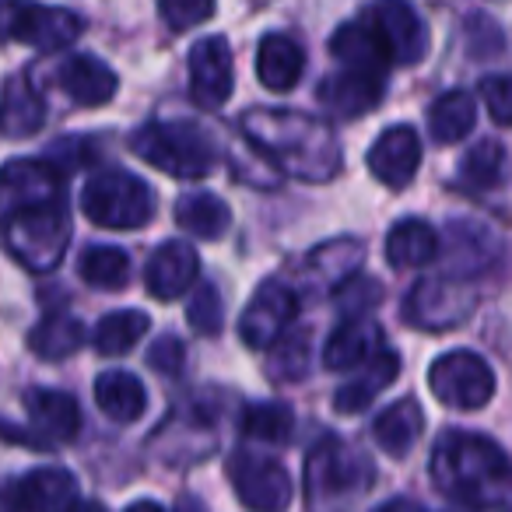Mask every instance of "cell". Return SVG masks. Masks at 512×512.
I'll list each match as a JSON object with an SVG mask.
<instances>
[{"label": "cell", "instance_id": "6da1fadb", "mask_svg": "<svg viewBox=\"0 0 512 512\" xmlns=\"http://www.w3.org/2000/svg\"><path fill=\"white\" fill-rule=\"evenodd\" d=\"M71 242L64 169L50 158L4 165V246L32 274L57 271Z\"/></svg>", "mask_w": 512, "mask_h": 512}, {"label": "cell", "instance_id": "7a4b0ae2", "mask_svg": "<svg viewBox=\"0 0 512 512\" xmlns=\"http://www.w3.org/2000/svg\"><path fill=\"white\" fill-rule=\"evenodd\" d=\"M242 134L267 162L306 183H327L341 172V144L323 120L292 109L256 106L242 116Z\"/></svg>", "mask_w": 512, "mask_h": 512}, {"label": "cell", "instance_id": "3957f363", "mask_svg": "<svg viewBox=\"0 0 512 512\" xmlns=\"http://www.w3.org/2000/svg\"><path fill=\"white\" fill-rule=\"evenodd\" d=\"M432 481L467 509H512V460L484 435H442L432 453Z\"/></svg>", "mask_w": 512, "mask_h": 512}, {"label": "cell", "instance_id": "277c9868", "mask_svg": "<svg viewBox=\"0 0 512 512\" xmlns=\"http://www.w3.org/2000/svg\"><path fill=\"white\" fill-rule=\"evenodd\" d=\"M130 148L141 162L176 179H204L218 162L211 137L193 123H144L130 137Z\"/></svg>", "mask_w": 512, "mask_h": 512}, {"label": "cell", "instance_id": "5b68a950", "mask_svg": "<svg viewBox=\"0 0 512 512\" xmlns=\"http://www.w3.org/2000/svg\"><path fill=\"white\" fill-rule=\"evenodd\" d=\"M81 211L92 225L134 232L155 218V193L144 179L123 169L95 172L81 190Z\"/></svg>", "mask_w": 512, "mask_h": 512}, {"label": "cell", "instance_id": "8992f818", "mask_svg": "<svg viewBox=\"0 0 512 512\" xmlns=\"http://www.w3.org/2000/svg\"><path fill=\"white\" fill-rule=\"evenodd\" d=\"M428 390L439 404L456 411H477L495 397V372L474 351H449L428 369Z\"/></svg>", "mask_w": 512, "mask_h": 512}, {"label": "cell", "instance_id": "52a82bcc", "mask_svg": "<svg viewBox=\"0 0 512 512\" xmlns=\"http://www.w3.org/2000/svg\"><path fill=\"white\" fill-rule=\"evenodd\" d=\"M372 474L376 467L369 456H362L341 439H323L306 460V495L309 502H323L330 495L369 488Z\"/></svg>", "mask_w": 512, "mask_h": 512}, {"label": "cell", "instance_id": "ba28073f", "mask_svg": "<svg viewBox=\"0 0 512 512\" xmlns=\"http://www.w3.org/2000/svg\"><path fill=\"white\" fill-rule=\"evenodd\" d=\"M477 306V292L463 281L425 278L407 292L404 320L418 330H449L460 327Z\"/></svg>", "mask_w": 512, "mask_h": 512}, {"label": "cell", "instance_id": "9c48e42d", "mask_svg": "<svg viewBox=\"0 0 512 512\" xmlns=\"http://www.w3.org/2000/svg\"><path fill=\"white\" fill-rule=\"evenodd\" d=\"M4 25H8V36L15 43L36 46L43 53L64 50L85 32V22L74 11L46 8L36 0H8L4 4Z\"/></svg>", "mask_w": 512, "mask_h": 512}, {"label": "cell", "instance_id": "30bf717a", "mask_svg": "<svg viewBox=\"0 0 512 512\" xmlns=\"http://www.w3.org/2000/svg\"><path fill=\"white\" fill-rule=\"evenodd\" d=\"M295 313H299V295L285 281L267 278L249 299L246 313L239 316L242 344L253 351H271L295 323Z\"/></svg>", "mask_w": 512, "mask_h": 512}, {"label": "cell", "instance_id": "8fae6325", "mask_svg": "<svg viewBox=\"0 0 512 512\" xmlns=\"http://www.w3.org/2000/svg\"><path fill=\"white\" fill-rule=\"evenodd\" d=\"M235 495L256 512H281L292 502V477L278 460L260 453H232L228 460Z\"/></svg>", "mask_w": 512, "mask_h": 512}, {"label": "cell", "instance_id": "7c38bea8", "mask_svg": "<svg viewBox=\"0 0 512 512\" xmlns=\"http://www.w3.org/2000/svg\"><path fill=\"white\" fill-rule=\"evenodd\" d=\"M362 18L379 36V43L386 46L393 64L411 67V64H418V60H425L428 29L407 0H376L369 11H362Z\"/></svg>", "mask_w": 512, "mask_h": 512}, {"label": "cell", "instance_id": "4fadbf2b", "mask_svg": "<svg viewBox=\"0 0 512 512\" xmlns=\"http://www.w3.org/2000/svg\"><path fill=\"white\" fill-rule=\"evenodd\" d=\"M232 46L225 36H207L190 50V92L204 109H221L232 95Z\"/></svg>", "mask_w": 512, "mask_h": 512}, {"label": "cell", "instance_id": "5bb4252c", "mask_svg": "<svg viewBox=\"0 0 512 512\" xmlns=\"http://www.w3.org/2000/svg\"><path fill=\"white\" fill-rule=\"evenodd\" d=\"M74 502H78V484L64 467L29 470L8 488L11 512H67Z\"/></svg>", "mask_w": 512, "mask_h": 512}, {"label": "cell", "instance_id": "9a60e30c", "mask_svg": "<svg viewBox=\"0 0 512 512\" xmlns=\"http://www.w3.org/2000/svg\"><path fill=\"white\" fill-rule=\"evenodd\" d=\"M421 165V141L414 134V127H390L376 137V144L369 148V172L390 190H404L411 186L414 172Z\"/></svg>", "mask_w": 512, "mask_h": 512}, {"label": "cell", "instance_id": "2e32d148", "mask_svg": "<svg viewBox=\"0 0 512 512\" xmlns=\"http://www.w3.org/2000/svg\"><path fill=\"white\" fill-rule=\"evenodd\" d=\"M200 274V260H197V249L190 242H162V246L151 253L148 267H144V285L155 299L169 302L179 299L186 288L197 281Z\"/></svg>", "mask_w": 512, "mask_h": 512}, {"label": "cell", "instance_id": "e0dca14e", "mask_svg": "<svg viewBox=\"0 0 512 512\" xmlns=\"http://www.w3.org/2000/svg\"><path fill=\"white\" fill-rule=\"evenodd\" d=\"M316 99L334 116L355 120V116L372 113V109L383 102V78L365 74V71H348V67H344L341 74H330V78L320 81Z\"/></svg>", "mask_w": 512, "mask_h": 512}, {"label": "cell", "instance_id": "ac0fdd59", "mask_svg": "<svg viewBox=\"0 0 512 512\" xmlns=\"http://www.w3.org/2000/svg\"><path fill=\"white\" fill-rule=\"evenodd\" d=\"M57 81L71 95V102H78L85 109H99L106 102H113L116 88H120V78L113 74V67H106L92 53H78V57L64 60L57 71Z\"/></svg>", "mask_w": 512, "mask_h": 512}, {"label": "cell", "instance_id": "d6986e66", "mask_svg": "<svg viewBox=\"0 0 512 512\" xmlns=\"http://www.w3.org/2000/svg\"><path fill=\"white\" fill-rule=\"evenodd\" d=\"M379 351H386L379 323L358 316V320H344L341 327L330 334L327 348H323V365L334 372H351V369L369 365Z\"/></svg>", "mask_w": 512, "mask_h": 512}, {"label": "cell", "instance_id": "ffe728a7", "mask_svg": "<svg viewBox=\"0 0 512 512\" xmlns=\"http://www.w3.org/2000/svg\"><path fill=\"white\" fill-rule=\"evenodd\" d=\"M302 67H306V53L295 39L281 36V32H271V36L260 39L256 46V78L267 92H292L302 78Z\"/></svg>", "mask_w": 512, "mask_h": 512}, {"label": "cell", "instance_id": "44dd1931", "mask_svg": "<svg viewBox=\"0 0 512 512\" xmlns=\"http://www.w3.org/2000/svg\"><path fill=\"white\" fill-rule=\"evenodd\" d=\"M25 411L36 421V428L46 435L50 442H74L81 432V411L78 400L64 390H46V386H36V390L25 393Z\"/></svg>", "mask_w": 512, "mask_h": 512}, {"label": "cell", "instance_id": "7402d4cb", "mask_svg": "<svg viewBox=\"0 0 512 512\" xmlns=\"http://www.w3.org/2000/svg\"><path fill=\"white\" fill-rule=\"evenodd\" d=\"M330 53H334L337 60H344L348 71H365V74H376V78H386V71H390V64H393L386 46L379 43V36L369 29L365 18L341 25V29L334 32V39H330Z\"/></svg>", "mask_w": 512, "mask_h": 512}, {"label": "cell", "instance_id": "603a6c76", "mask_svg": "<svg viewBox=\"0 0 512 512\" xmlns=\"http://www.w3.org/2000/svg\"><path fill=\"white\" fill-rule=\"evenodd\" d=\"M95 404L106 418L116 425H134L148 407V393H144L141 379L127 369H109L95 379Z\"/></svg>", "mask_w": 512, "mask_h": 512}, {"label": "cell", "instance_id": "cb8c5ba5", "mask_svg": "<svg viewBox=\"0 0 512 512\" xmlns=\"http://www.w3.org/2000/svg\"><path fill=\"white\" fill-rule=\"evenodd\" d=\"M397 372H400L397 351H379L369 365H362V372H358L351 383H344L341 390L334 393V411L337 414H362L365 407H369L372 400L397 379Z\"/></svg>", "mask_w": 512, "mask_h": 512}, {"label": "cell", "instance_id": "d4e9b609", "mask_svg": "<svg viewBox=\"0 0 512 512\" xmlns=\"http://www.w3.org/2000/svg\"><path fill=\"white\" fill-rule=\"evenodd\" d=\"M439 253V235L428 221L421 218H404L390 228L386 235V260L397 271H411V267H425Z\"/></svg>", "mask_w": 512, "mask_h": 512}, {"label": "cell", "instance_id": "484cf974", "mask_svg": "<svg viewBox=\"0 0 512 512\" xmlns=\"http://www.w3.org/2000/svg\"><path fill=\"white\" fill-rule=\"evenodd\" d=\"M421 432H425V411H421L418 400L404 397L393 407H386L383 414L372 425V435L376 442L386 449L390 456H407L414 446H418Z\"/></svg>", "mask_w": 512, "mask_h": 512}, {"label": "cell", "instance_id": "4316f807", "mask_svg": "<svg viewBox=\"0 0 512 512\" xmlns=\"http://www.w3.org/2000/svg\"><path fill=\"white\" fill-rule=\"evenodd\" d=\"M176 225L183 228V232L197 235V239H221V235L228 232V225H232V211H228V204L218 197V193H183V197L176 200Z\"/></svg>", "mask_w": 512, "mask_h": 512}, {"label": "cell", "instance_id": "83f0119b", "mask_svg": "<svg viewBox=\"0 0 512 512\" xmlns=\"http://www.w3.org/2000/svg\"><path fill=\"white\" fill-rule=\"evenodd\" d=\"M81 344H85V327H81L74 316H64V313L46 316V320H39L36 327L29 330L32 355H39L43 362H64Z\"/></svg>", "mask_w": 512, "mask_h": 512}, {"label": "cell", "instance_id": "f1b7e54d", "mask_svg": "<svg viewBox=\"0 0 512 512\" xmlns=\"http://www.w3.org/2000/svg\"><path fill=\"white\" fill-rule=\"evenodd\" d=\"M477 123V102L467 92H446L428 109V130L439 144H456L474 130Z\"/></svg>", "mask_w": 512, "mask_h": 512}, {"label": "cell", "instance_id": "f546056e", "mask_svg": "<svg viewBox=\"0 0 512 512\" xmlns=\"http://www.w3.org/2000/svg\"><path fill=\"white\" fill-rule=\"evenodd\" d=\"M46 106L39 99V92L32 85H25L22 78H8L4 85V137L18 141V137H29L43 127Z\"/></svg>", "mask_w": 512, "mask_h": 512}, {"label": "cell", "instance_id": "4dcf8cb0", "mask_svg": "<svg viewBox=\"0 0 512 512\" xmlns=\"http://www.w3.org/2000/svg\"><path fill=\"white\" fill-rule=\"evenodd\" d=\"M505 165H509L505 148L498 141H491V137H484L460 158V183L467 190H495L505 179Z\"/></svg>", "mask_w": 512, "mask_h": 512}, {"label": "cell", "instance_id": "1f68e13d", "mask_svg": "<svg viewBox=\"0 0 512 512\" xmlns=\"http://www.w3.org/2000/svg\"><path fill=\"white\" fill-rule=\"evenodd\" d=\"M151 320L141 309H116V313L102 316L95 327V348L102 355H127L130 348H137L144 334H148Z\"/></svg>", "mask_w": 512, "mask_h": 512}, {"label": "cell", "instance_id": "d6a6232c", "mask_svg": "<svg viewBox=\"0 0 512 512\" xmlns=\"http://www.w3.org/2000/svg\"><path fill=\"white\" fill-rule=\"evenodd\" d=\"M78 274L95 288H123L130 281V256L120 246H88L78 260Z\"/></svg>", "mask_w": 512, "mask_h": 512}, {"label": "cell", "instance_id": "836d02e7", "mask_svg": "<svg viewBox=\"0 0 512 512\" xmlns=\"http://www.w3.org/2000/svg\"><path fill=\"white\" fill-rule=\"evenodd\" d=\"M242 435L260 442H288L295 432V414L288 404H249L242 411Z\"/></svg>", "mask_w": 512, "mask_h": 512}, {"label": "cell", "instance_id": "e575fe53", "mask_svg": "<svg viewBox=\"0 0 512 512\" xmlns=\"http://www.w3.org/2000/svg\"><path fill=\"white\" fill-rule=\"evenodd\" d=\"M358 264H362V242L358 239H330L309 253V267L320 278L334 281V285H341L351 274H358Z\"/></svg>", "mask_w": 512, "mask_h": 512}, {"label": "cell", "instance_id": "d590c367", "mask_svg": "<svg viewBox=\"0 0 512 512\" xmlns=\"http://www.w3.org/2000/svg\"><path fill=\"white\" fill-rule=\"evenodd\" d=\"M309 337L306 334H285L278 344L271 348L267 355V376L271 379H281V383H299L302 376L309 372Z\"/></svg>", "mask_w": 512, "mask_h": 512}, {"label": "cell", "instance_id": "8d00e7d4", "mask_svg": "<svg viewBox=\"0 0 512 512\" xmlns=\"http://www.w3.org/2000/svg\"><path fill=\"white\" fill-rule=\"evenodd\" d=\"M334 302L348 320H358V316L372 313V309L383 302V288H379L376 278H365V274H351L348 281H341L334 292Z\"/></svg>", "mask_w": 512, "mask_h": 512}, {"label": "cell", "instance_id": "74e56055", "mask_svg": "<svg viewBox=\"0 0 512 512\" xmlns=\"http://www.w3.org/2000/svg\"><path fill=\"white\" fill-rule=\"evenodd\" d=\"M186 320L197 330L200 337H218L221 327H225V306H221V295L214 285H200L197 295L190 299V309H186Z\"/></svg>", "mask_w": 512, "mask_h": 512}, {"label": "cell", "instance_id": "f35d334b", "mask_svg": "<svg viewBox=\"0 0 512 512\" xmlns=\"http://www.w3.org/2000/svg\"><path fill=\"white\" fill-rule=\"evenodd\" d=\"M158 11L172 32H186L214 15V0H158Z\"/></svg>", "mask_w": 512, "mask_h": 512}, {"label": "cell", "instance_id": "ab89813d", "mask_svg": "<svg viewBox=\"0 0 512 512\" xmlns=\"http://www.w3.org/2000/svg\"><path fill=\"white\" fill-rule=\"evenodd\" d=\"M481 99L491 120L512 127V74H491L481 81Z\"/></svg>", "mask_w": 512, "mask_h": 512}, {"label": "cell", "instance_id": "60d3db41", "mask_svg": "<svg viewBox=\"0 0 512 512\" xmlns=\"http://www.w3.org/2000/svg\"><path fill=\"white\" fill-rule=\"evenodd\" d=\"M183 362H186V348H183V341L172 334H165L162 341H155L148 348V365L158 376H176V372L183 369Z\"/></svg>", "mask_w": 512, "mask_h": 512}, {"label": "cell", "instance_id": "b9f144b4", "mask_svg": "<svg viewBox=\"0 0 512 512\" xmlns=\"http://www.w3.org/2000/svg\"><path fill=\"white\" fill-rule=\"evenodd\" d=\"M376 512H425V509L418 502H411V498H393V502L379 505Z\"/></svg>", "mask_w": 512, "mask_h": 512}, {"label": "cell", "instance_id": "7bdbcfd3", "mask_svg": "<svg viewBox=\"0 0 512 512\" xmlns=\"http://www.w3.org/2000/svg\"><path fill=\"white\" fill-rule=\"evenodd\" d=\"M67 512H106V509H102V502H95V498H88V502L85 498H78Z\"/></svg>", "mask_w": 512, "mask_h": 512}, {"label": "cell", "instance_id": "ee69618b", "mask_svg": "<svg viewBox=\"0 0 512 512\" xmlns=\"http://www.w3.org/2000/svg\"><path fill=\"white\" fill-rule=\"evenodd\" d=\"M172 512H207V509L197 502V498H190V495H186V498H179V502H176V509H172Z\"/></svg>", "mask_w": 512, "mask_h": 512}, {"label": "cell", "instance_id": "f6af8a7d", "mask_svg": "<svg viewBox=\"0 0 512 512\" xmlns=\"http://www.w3.org/2000/svg\"><path fill=\"white\" fill-rule=\"evenodd\" d=\"M123 512H162V505L158 502H151V498H144V502H134V505H127Z\"/></svg>", "mask_w": 512, "mask_h": 512}]
</instances>
